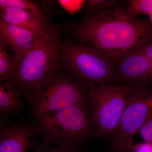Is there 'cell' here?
Wrapping results in <instances>:
<instances>
[{
    "label": "cell",
    "instance_id": "9c48e42d",
    "mask_svg": "<svg viewBox=\"0 0 152 152\" xmlns=\"http://www.w3.org/2000/svg\"><path fill=\"white\" fill-rule=\"evenodd\" d=\"M38 135L35 125L23 121L8 122L1 118L0 152H28Z\"/></svg>",
    "mask_w": 152,
    "mask_h": 152
},
{
    "label": "cell",
    "instance_id": "ac0fdd59",
    "mask_svg": "<svg viewBox=\"0 0 152 152\" xmlns=\"http://www.w3.org/2000/svg\"><path fill=\"white\" fill-rule=\"evenodd\" d=\"M86 1H59V3L63 8L69 13L74 15L78 12L83 5H84Z\"/></svg>",
    "mask_w": 152,
    "mask_h": 152
},
{
    "label": "cell",
    "instance_id": "8fae6325",
    "mask_svg": "<svg viewBox=\"0 0 152 152\" xmlns=\"http://www.w3.org/2000/svg\"><path fill=\"white\" fill-rule=\"evenodd\" d=\"M0 20L20 27L45 33L53 25L45 12L37 13L14 8L1 10Z\"/></svg>",
    "mask_w": 152,
    "mask_h": 152
},
{
    "label": "cell",
    "instance_id": "277c9868",
    "mask_svg": "<svg viewBox=\"0 0 152 152\" xmlns=\"http://www.w3.org/2000/svg\"><path fill=\"white\" fill-rule=\"evenodd\" d=\"M62 67L85 84H109L115 80V66L100 51L71 40L62 41Z\"/></svg>",
    "mask_w": 152,
    "mask_h": 152
},
{
    "label": "cell",
    "instance_id": "6da1fadb",
    "mask_svg": "<svg viewBox=\"0 0 152 152\" xmlns=\"http://www.w3.org/2000/svg\"><path fill=\"white\" fill-rule=\"evenodd\" d=\"M78 43L94 47L116 66L131 53L152 43L149 20L131 17L126 8H111L87 16L75 26Z\"/></svg>",
    "mask_w": 152,
    "mask_h": 152
},
{
    "label": "cell",
    "instance_id": "d6986e66",
    "mask_svg": "<svg viewBox=\"0 0 152 152\" xmlns=\"http://www.w3.org/2000/svg\"><path fill=\"white\" fill-rule=\"evenodd\" d=\"M138 133L144 141L152 143V116L145 123Z\"/></svg>",
    "mask_w": 152,
    "mask_h": 152
},
{
    "label": "cell",
    "instance_id": "5bb4252c",
    "mask_svg": "<svg viewBox=\"0 0 152 152\" xmlns=\"http://www.w3.org/2000/svg\"><path fill=\"white\" fill-rule=\"evenodd\" d=\"M14 8L37 13L44 12L39 5L28 0H0V9Z\"/></svg>",
    "mask_w": 152,
    "mask_h": 152
},
{
    "label": "cell",
    "instance_id": "ba28073f",
    "mask_svg": "<svg viewBox=\"0 0 152 152\" xmlns=\"http://www.w3.org/2000/svg\"><path fill=\"white\" fill-rule=\"evenodd\" d=\"M114 80L133 87H152V61L139 51L131 53L115 67Z\"/></svg>",
    "mask_w": 152,
    "mask_h": 152
},
{
    "label": "cell",
    "instance_id": "44dd1931",
    "mask_svg": "<svg viewBox=\"0 0 152 152\" xmlns=\"http://www.w3.org/2000/svg\"><path fill=\"white\" fill-rule=\"evenodd\" d=\"M143 55L152 61V43L139 50Z\"/></svg>",
    "mask_w": 152,
    "mask_h": 152
},
{
    "label": "cell",
    "instance_id": "8992f818",
    "mask_svg": "<svg viewBox=\"0 0 152 152\" xmlns=\"http://www.w3.org/2000/svg\"><path fill=\"white\" fill-rule=\"evenodd\" d=\"M87 85L61 72L48 86L27 101L36 119L88 101Z\"/></svg>",
    "mask_w": 152,
    "mask_h": 152
},
{
    "label": "cell",
    "instance_id": "5b68a950",
    "mask_svg": "<svg viewBox=\"0 0 152 152\" xmlns=\"http://www.w3.org/2000/svg\"><path fill=\"white\" fill-rule=\"evenodd\" d=\"M93 130L100 138L113 135L134 87L121 84H87Z\"/></svg>",
    "mask_w": 152,
    "mask_h": 152
},
{
    "label": "cell",
    "instance_id": "7a4b0ae2",
    "mask_svg": "<svg viewBox=\"0 0 152 152\" xmlns=\"http://www.w3.org/2000/svg\"><path fill=\"white\" fill-rule=\"evenodd\" d=\"M61 30L52 25L17 66L9 83L28 101L48 86L61 72Z\"/></svg>",
    "mask_w": 152,
    "mask_h": 152
},
{
    "label": "cell",
    "instance_id": "e0dca14e",
    "mask_svg": "<svg viewBox=\"0 0 152 152\" xmlns=\"http://www.w3.org/2000/svg\"><path fill=\"white\" fill-rule=\"evenodd\" d=\"M31 149L32 150V152H84L78 149H66L56 146L42 143L40 141L36 142Z\"/></svg>",
    "mask_w": 152,
    "mask_h": 152
},
{
    "label": "cell",
    "instance_id": "7c38bea8",
    "mask_svg": "<svg viewBox=\"0 0 152 152\" xmlns=\"http://www.w3.org/2000/svg\"><path fill=\"white\" fill-rule=\"evenodd\" d=\"M23 94L18 89L7 83H0V112L6 116H15L20 112Z\"/></svg>",
    "mask_w": 152,
    "mask_h": 152
},
{
    "label": "cell",
    "instance_id": "52a82bcc",
    "mask_svg": "<svg viewBox=\"0 0 152 152\" xmlns=\"http://www.w3.org/2000/svg\"><path fill=\"white\" fill-rule=\"evenodd\" d=\"M152 116V89L134 87L128 99L111 145L113 150L132 148V138Z\"/></svg>",
    "mask_w": 152,
    "mask_h": 152
},
{
    "label": "cell",
    "instance_id": "30bf717a",
    "mask_svg": "<svg viewBox=\"0 0 152 152\" xmlns=\"http://www.w3.org/2000/svg\"><path fill=\"white\" fill-rule=\"evenodd\" d=\"M45 33L26 29L0 20V49L12 51L18 64Z\"/></svg>",
    "mask_w": 152,
    "mask_h": 152
},
{
    "label": "cell",
    "instance_id": "4fadbf2b",
    "mask_svg": "<svg viewBox=\"0 0 152 152\" xmlns=\"http://www.w3.org/2000/svg\"><path fill=\"white\" fill-rule=\"evenodd\" d=\"M17 66L13 56L7 50L0 49V83H10Z\"/></svg>",
    "mask_w": 152,
    "mask_h": 152
},
{
    "label": "cell",
    "instance_id": "7402d4cb",
    "mask_svg": "<svg viewBox=\"0 0 152 152\" xmlns=\"http://www.w3.org/2000/svg\"><path fill=\"white\" fill-rule=\"evenodd\" d=\"M148 16L149 18V20L150 22L151 23V24L152 26V12Z\"/></svg>",
    "mask_w": 152,
    "mask_h": 152
},
{
    "label": "cell",
    "instance_id": "2e32d148",
    "mask_svg": "<svg viewBox=\"0 0 152 152\" xmlns=\"http://www.w3.org/2000/svg\"><path fill=\"white\" fill-rule=\"evenodd\" d=\"M117 0H88L85 4V10L88 15L114 7Z\"/></svg>",
    "mask_w": 152,
    "mask_h": 152
},
{
    "label": "cell",
    "instance_id": "ffe728a7",
    "mask_svg": "<svg viewBox=\"0 0 152 152\" xmlns=\"http://www.w3.org/2000/svg\"><path fill=\"white\" fill-rule=\"evenodd\" d=\"M134 152H152V143L145 142L133 147Z\"/></svg>",
    "mask_w": 152,
    "mask_h": 152
},
{
    "label": "cell",
    "instance_id": "3957f363",
    "mask_svg": "<svg viewBox=\"0 0 152 152\" xmlns=\"http://www.w3.org/2000/svg\"><path fill=\"white\" fill-rule=\"evenodd\" d=\"M36 119L40 141L66 149H78L94 131L88 100Z\"/></svg>",
    "mask_w": 152,
    "mask_h": 152
},
{
    "label": "cell",
    "instance_id": "9a60e30c",
    "mask_svg": "<svg viewBox=\"0 0 152 152\" xmlns=\"http://www.w3.org/2000/svg\"><path fill=\"white\" fill-rule=\"evenodd\" d=\"M126 8L129 15L133 18L148 15L152 12V0H131Z\"/></svg>",
    "mask_w": 152,
    "mask_h": 152
}]
</instances>
